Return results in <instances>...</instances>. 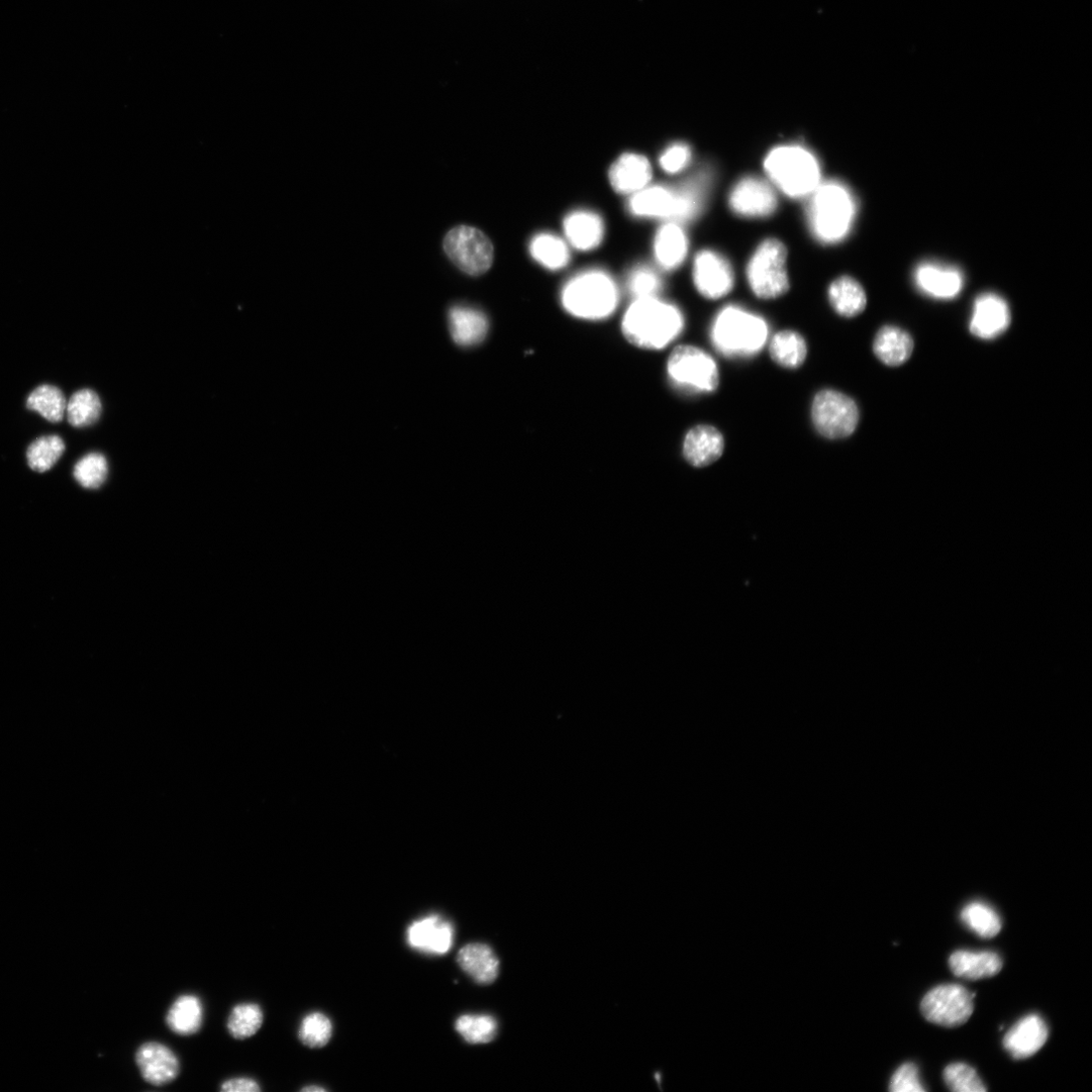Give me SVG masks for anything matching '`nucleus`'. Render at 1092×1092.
I'll return each instance as SVG.
<instances>
[{
    "instance_id": "nucleus-1",
    "label": "nucleus",
    "mask_w": 1092,
    "mask_h": 1092,
    "mask_svg": "<svg viewBox=\"0 0 1092 1092\" xmlns=\"http://www.w3.org/2000/svg\"><path fill=\"white\" fill-rule=\"evenodd\" d=\"M683 326L681 312L656 297L637 299L623 323L626 337L633 344L647 349L666 347L679 336Z\"/></svg>"
},
{
    "instance_id": "nucleus-2",
    "label": "nucleus",
    "mask_w": 1092,
    "mask_h": 1092,
    "mask_svg": "<svg viewBox=\"0 0 1092 1092\" xmlns=\"http://www.w3.org/2000/svg\"><path fill=\"white\" fill-rule=\"evenodd\" d=\"M812 195L809 219L815 236L824 243L844 239L857 210L851 192L841 183L831 181L820 184Z\"/></svg>"
},
{
    "instance_id": "nucleus-3",
    "label": "nucleus",
    "mask_w": 1092,
    "mask_h": 1092,
    "mask_svg": "<svg viewBox=\"0 0 1092 1092\" xmlns=\"http://www.w3.org/2000/svg\"><path fill=\"white\" fill-rule=\"evenodd\" d=\"M565 309L578 318L601 320L609 317L619 303V289L606 272L592 270L572 278L562 292Z\"/></svg>"
},
{
    "instance_id": "nucleus-4",
    "label": "nucleus",
    "mask_w": 1092,
    "mask_h": 1092,
    "mask_svg": "<svg viewBox=\"0 0 1092 1092\" xmlns=\"http://www.w3.org/2000/svg\"><path fill=\"white\" fill-rule=\"evenodd\" d=\"M765 169L774 184L790 197L812 194L821 184L817 158L800 146L775 148L765 160Z\"/></svg>"
},
{
    "instance_id": "nucleus-5",
    "label": "nucleus",
    "mask_w": 1092,
    "mask_h": 1092,
    "mask_svg": "<svg viewBox=\"0 0 1092 1092\" xmlns=\"http://www.w3.org/2000/svg\"><path fill=\"white\" fill-rule=\"evenodd\" d=\"M712 337L715 346L724 355L752 356L765 346L768 326L761 317L729 306L716 318Z\"/></svg>"
},
{
    "instance_id": "nucleus-6",
    "label": "nucleus",
    "mask_w": 1092,
    "mask_h": 1092,
    "mask_svg": "<svg viewBox=\"0 0 1092 1092\" xmlns=\"http://www.w3.org/2000/svg\"><path fill=\"white\" fill-rule=\"evenodd\" d=\"M702 194L697 183H689L679 190L645 187L633 196L631 211L641 217L688 220L700 210Z\"/></svg>"
},
{
    "instance_id": "nucleus-7",
    "label": "nucleus",
    "mask_w": 1092,
    "mask_h": 1092,
    "mask_svg": "<svg viewBox=\"0 0 1092 1092\" xmlns=\"http://www.w3.org/2000/svg\"><path fill=\"white\" fill-rule=\"evenodd\" d=\"M747 276L760 299L772 300L786 293L789 279L784 245L776 239L762 243L748 265Z\"/></svg>"
},
{
    "instance_id": "nucleus-8",
    "label": "nucleus",
    "mask_w": 1092,
    "mask_h": 1092,
    "mask_svg": "<svg viewBox=\"0 0 1092 1092\" xmlns=\"http://www.w3.org/2000/svg\"><path fill=\"white\" fill-rule=\"evenodd\" d=\"M668 373L675 385L694 392H713L720 384L716 361L698 347H677L668 361Z\"/></svg>"
},
{
    "instance_id": "nucleus-9",
    "label": "nucleus",
    "mask_w": 1092,
    "mask_h": 1092,
    "mask_svg": "<svg viewBox=\"0 0 1092 1092\" xmlns=\"http://www.w3.org/2000/svg\"><path fill=\"white\" fill-rule=\"evenodd\" d=\"M445 254L462 272L478 276L485 273L493 260L490 240L478 229L457 226L443 240Z\"/></svg>"
},
{
    "instance_id": "nucleus-10",
    "label": "nucleus",
    "mask_w": 1092,
    "mask_h": 1092,
    "mask_svg": "<svg viewBox=\"0 0 1092 1092\" xmlns=\"http://www.w3.org/2000/svg\"><path fill=\"white\" fill-rule=\"evenodd\" d=\"M812 417L817 430L829 439L846 438L854 433L859 422V409L850 396L825 389L813 403Z\"/></svg>"
},
{
    "instance_id": "nucleus-11",
    "label": "nucleus",
    "mask_w": 1092,
    "mask_h": 1092,
    "mask_svg": "<svg viewBox=\"0 0 1092 1092\" xmlns=\"http://www.w3.org/2000/svg\"><path fill=\"white\" fill-rule=\"evenodd\" d=\"M921 1011L932 1024L956 1028L970 1019L974 1004L968 989L959 984H944L928 992L922 1001Z\"/></svg>"
},
{
    "instance_id": "nucleus-12",
    "label": "nucleus",
    "mask_w": 1092,
    "mask_h": 1092,
    "mask_svg": "<svg viewBox=\"0 0 1092 1092\" xmlns=\"http://www.w3.org/2000/svg\"><path fill=\"white\" fill-rule=\"evenodd\" d=\"M694 281L704 296L718 300L733 289L735 276L725 258L713 251H703L695 259Z\"/></svg>"
},
{
    "instance_id": "nucleus-13",
    "label": "nucleus",
    "mask_w": 1092,
    "mask_h": 1092,
    "mask_svg": "<svg viewBox=\"0 0 1092 1092\" xmlns=\"http://www.w3.org/2000/svg\"><path fill=\"white\" fill-rule=\"evenodd\" d=\"M408 945L423 954L440 956L449 952L454 939L452 924L439 915L413 922L407 929Z\"/></svg>"
},
{
    "instance_id": "nucleus-14",
    "label": "nucleus",
    "mask_w": 1092,
    "mask_h": 1092,
    "mask_svg": "<svg viewBox=\"0 0 1092 1092\" xmlns=\"http://www.w3.org/2000/svg\"><path fill=\"white\" fill-rule=\"evenodd\" d=\"M730 205L740 216L762 218L775 212L777 197L768 183L759 178L748 177L741 180L733 189Z\"/></svg>"
},
{
    "instance_id": "nucleus-15",
    "label": "nucleus",
    "mask_w": 1092,
    "mask_h": 1092,
    "mask_svg": "<svg viewBox=\"0 0 1092 1092\" xmlns=\"http://www.w3.org/2000/svg\"><path fill=\"white\" fill-rule=\"evenodd\" d=\"M1011 325V311L1007 302L996 293H984L977 297L970 322L971 333L984 340L995 339Z\"/></svg>"
},
{
    "instance_id": "nucleus-16",
    "label": "nucleus",
    "mask_w": 1092,
    "mask_h": 1092,
    "mask_svg": "<svg viewBox=\"0 0 1092 1092\" xmlns=\"http://www.w3.org/2000/svg\"><path fill=\"white\" fill-rule=\"evenodd\" d=\"M135 1061L143 1079L154 1086L171 1083L180 1072L176 1054L159 1042L141 1045L136 1052Z\"/></svg>"
},
{
    "instance_id": "nucleus-17",
    "label": "nucleus",
    "mask_w": 1092,
    "mask_h": 1092,
    "mask_svg": "<svg viewBox=\"0 0 1092 1092\" xmlns=\"http://www.w3.org/2000/svg\"><path fill=\"white\" fill-rule=\"evenodd\" d=\"M1049 1030L1046 1022L1036 1014L1017 1022L1004 1038V1047L1015 1059L1035 1055L1046 1044Z\"/></svg>"
},
{
    "instance_id": "nucleus-18",
    "label": "nucleus",
    "mask_w": 1092,
    "mask_h": 1092,
    "mask_svg": "<svg viewBox=\"0 0 1092 1092\" xmlns=\"http://www.w3.org/2000/svg\"><path fill=\"white\" fill-rule=\"evenodd\" d=\"M915 280L922 291L941 300L954 299L964 284L959 269L932 262L923 263L917 268Z\"/></svg>"
},
{
    "instance_id": "nucleus-19",
    "label": "nucleus",
    "mask_w": 1092,
    "mask_h": 1092,
    "mask_svg": "<svg viewBox=\"0 0 1092 1092\" xmlns=\"http://www.w3.org/2000/svg\"><path fill=\"white\" fill-rule=\"evenodd\" d=\"M723 434L710 425H700L686 435L683 453L686 460L697 467L708 466L717 461L724 452Z\"/></svg>"
},
{
    "instance_id": "nucleus-20",
    "label": "nucleus",
    "mask_w": 1092,
    "mask_h": 1092,
    "mask_svg": "<svg viewBox=\"0 0 1092 1092\" xmlns=\"http://www.w3.org/2000/svg\"><path fill=\"white\" fill-rule=\"evenodd\" d=\"M448 325L453 341L461 347L480 344L488 331L485 315L477 309L462 305L450 308Z\"/></svg>"
},
{
    "instance_id": "nucleus-21",
    "label": "nucleus",
    "mask_w": 1092,
    "mask_h": 1092,
    "mask_svg": "<svg viewBox=\"0 0 1092 1092\" xmlns=\"http://www.w3.org/2000/svg\"><path fill=\"white\" fill-rule=\"evenodd\" d=\"M610 179L618 192L637 193L651 181L652 166L645 156L628 153L613 165Z\"/></svg>"
},
{
    "instance_id": "nucleus-22",
    "label": "nucleus",
    "mask_w": 1092,
    "mask_h": 1092,
    "mask_svg": "<svg viewBox=\"0 0 1092 1092\" xmlns=\"http://www.w3.org/2000/svg\"><path fill=\"white\" fill-rule=\"evenodd\" d=\"M949 966L957 977L979 980L998 975L1003 969V960L995 952L960 950L951 955Z\"/></svg>"
},
{
    "instance_id": "nucleus-23",
    "label": "nucleus",
    "mask_w": 1092,
    "mask_h": 1092,
    "mask_svg": "<svg viewBox=\"0 0 1092 1092\" xmlns=\"http://www.w3.org/2000/svg\"><path fill=\"white\" fill-rule=\"evenodd\" d=\"M457 963L478 984L492 983L500 971L497 956L490 947L480 943L464 946L457 954Z\"/></svg>"
},
{
    "instance_id": "nucleus-24",
    "label": "nucleus",
    "mask_w": 1092,
    "mask_h": 1092,
    "mask_svg": "<svg viewBox=\"0 0 1092 1092\" xmlns=\"http://www.w3.org/2000/svg\"><path fill=\"white\" fill-rule=\"evenodd\" d=\"M167 1027L178 1036H192L202 1029L204 1007L200 998L194 995L178 997L169 1008L166 1018Z\"/></svg>"
},
{
    "instance_id": "nucleus-25",
    "label": "nucleus",
    "mask_w": 1092,
    "mask_h": 1092,
    "mask_svg": "<svg viewBox=\"0 0 1092 1092\" xmlns=\"http://www.w3.org/2000/svg\"><path fill=\"white\" fill-rule=\"evenodd\" d=\"M914 340L905 330L885 326L874 340V353L886 365L899 366L907 362L914 351Z\"/></svg>"
},
{
    "instance_id": "nucleus-26",
    "label": "nucleus",
    "mask_w": 1092,
    "mask_h": 1092,
    "mask_svg": "<svg viewBox=\"0 0 1092 1092\" xmlns=\"http://www.w3.org/2000/svg\"><path fill=\"white\" fill-rule=\"evenodd\" d=\"M564 228L570 243L582 251L598 247L605 234L602 218L590 212H575L569 215L565 220Z\"/></svg>"
},
{
    "instance_id": "nucleus-27",
    "label": "nucleus",
    "mask_w": 1092,
    "mask_h": 1092,
    "mask_svg": "<svg viewBox=\"0 0 1092 1092\" xmlns=\"http://www.w3.org/2000/svg\"><path fill=\"white\" fill-rule=\"evenodd\" d=\"M829 299L834 310L847 318L860 315L867 305L864 288L849 276L840 277L831 284Z\"/></svg>"
},
{
    "instance_id": "nucleus-28",
    "label": "nucleus",
    "mask_w": 1092,
    "mask_h": 1092,
    "mask_svg": "<svg viewBox=\"0 0 1092 1092\" xmlns=\"http://www.w3.org/2000/svg\"><path fill=\"white\" fill-rule=\"evenodd\" d=\"M688 251L687 237L676 223L664 225L657 233L655 254L660 265L668 270L678 267Z\"/></svg>"
},
{
    "instance_id": "nucleus-29",
    "label": "nucleus",
    "mask_w": 1092,
    "mask_h": 1092,
    "mask_svg": "<svg viewBox=\"0 0 1092 1092\" xmlns=\"http://www.w3.org/2000/svg\"><path fill=\"white\" fill-rule=\"evenodd\" d=\"M770 354L772 359L786 368H798L804 364L808 356V345L805 338L796 331H781L770 342Z\"/></svg>"
},
{
    "instance_id": "nucleus-30",
    "label": "nucleus",
    "mask_w": 1092,
    "mask_h": 1092,
    "mask_svg": "<svg viewBox=\"0 0 1092 1092\" xmlns=\"http://www.w3.org/2000/svg\"><path fill=\"white\" fill-rule=\"evenodd\" d=\"M103 411V404L98 394L89 388L76 391L66 407L68 422L76 428L94 424Z\"/></svg>"
},
{
    "instance_id": "nucleus-31",
    "label": "nucleus",
    "mask_w": 1092,
    "mask_h": 1092,
    "mask_svg": "<svg viewBox=\"0 0 1092 1092\" xmlns=\"http://www.w3.org/2000/svg\"><path fill=\"white\" fill-rule=\"evenodd\" d=\"M27 407L39 413L46 420L57 423L64 418L67 402L63 392L58 387L43 384L30 393Z\"/></svg>"
},
{
    "instance_id": "nucleus-32",
    "label": "nucleus",
    "mask_w": 1092,
    "mask_h": 1092,
    "mask_svg": "<svg viewBox=\"0 0 1092 1092\" xmlns=\"http://www.w3.org/2000/svg\"><path fill=\"white\" fill-rule=\"evenodd\" d=\"M960 917L969 930L983 939L995 938L1002 930L1003 925L999 914L980 902L967 905Z\"/></svg>"
},
{
    "instance_id": "nucleus-33",
    "label": "nucleus",
    "mask_w": 1092,
    "mask_h": 1092,
    "mask_svg": "<svg viewBox=\"0 0 1092 1092\" xmlns=\"http://www.w3.org/2000/svg\"><path fill=\"white\" fill-rule=\"evenodd\" d=\"M264 1015L261 1007L255 1003L235 1006L228 1018L227 1030L236 1040L253 1037L262 1027Z\"/></svg>"
},
{
    "instance_id": "nucleus-34",
    "label": "nucleus",
    "mask_w": 1092,
    "mask_h": 1092,
    "mask_svg": "<svg viewBox=\"0 0 1092 1092\" xmlns=\"http://www.w3.org/2000/svg\"><path fill=\"white\" fill-rule=\"evenodd\" d=\"M530 253L537 262L552 270L565 267L570 260L565 242L551 234L536 236L530 243Z\"/></svg>"
},
{
    "instance_id": "nucleus-35",
    "label": "nucleus",
    "mask_w": 1092,
    "mask_h": 1092,
    "mask_svg": "<svg viewBox=\"0 0 1092 1092\" xmlns=\"http://www.w3.org/2000/svg\"><path fill=\"white\" fill-rule=\"evenodd\" d=\"M454 1027L462 1039L472 1045L491 1042L498 1031L497 1021L487 1015L461 1016Z\"/></svg>"
},
{
    "instance_id": "nucleus-36",
    "label": "nucleus",
    "mask_w": 1092,
    "mask_h": 1092,
    "mask_svg": "<svg viewBox=\"0 0 1092 1092\" xmlns=\"http://www.w3.org/2000/svg\"><path fill=\"white\" fill-rule=\"evenodd\" d=\"M65 451V443L57 435H49L35 440L27 450L30 467L39 472L51 469Z\"/></svg>"
},
{
    "instance_id": "nucleus-37",
    "label": "nucleus",
    "mask_w": 1092,
    "mask_h": 1092,
    "mask_svg": "<svg viewBox=\"0 0 1092 1092\" xmlns=\"http://www.w3.org/2000/svg\"><path fill=\"white\" fill-rule=\"evenodd\" d=\"M109 472L107 458L92 452L83 456L74 466L75 479L85 488H97L104 484Z\"/></svg>"
},
{
    "instance_id": "nucleus-38",
    "label": "nucleus",
    "mask_w": 1092,
    "mask_h": 1092,
    "mask_svg": "<svg viewBox=\"0 0 1092 1092\" xmlns=\"http://www.w3.org/2000/svg\"><path fill=\"white\" fill-rule=\"evenodd\" d=\"M333 1027L330 1019L322 1013L306 1016L299 1028V1039L307 1047L317 1049L326 1046L331 1040Z\"/></svg>"
},
{
    "instance_id": "nucleus-39",
    "label": "nucleus",
    "mask_w": 1092,
    "mask_h": 1092,
    "mask_svg": "<svg viewBox=\"0 0 1092 1092\" xmlns=\"http://www.w3.org/2000/svg\"><path fill=\"white\" fill-rule=\"evenodd\" d=\"M947 1086L955 1092H985L987 1088L976 1070L965 1063H953L944 1070Z\"/></svg>"
},
{
    "instance_id": "nucleus-40",
    "label": "nucleus",
    "mask_w": 1092,
    "mask_h": 1092,
    "mask_svg": "<svg viewBox=\"0 0 1092 1092\" xmlns=\"http://www.w3.org/2000/svg\"><path fill=\"white\" fill-rule=\"evenodd\" d=\"M661 286L662 282L658 274L648 267H639L630 275L629 287L637 299L656 297Z\"/></svg>"
},
{
    "instance_id": "nucleus-41",
    "label": "nucleus",
    "mask_w": 1092,
    "mask_h": 1092,
    "mask_svg": "<svg viewBox=\"0 0 1092 1092\" xmlns=\"http://www.w3.org/2000/svg\"><path fill=\"white\" fill-rule=\"evenodd\" d=\"M889 1090L892 1092H925L926 1088L920 1080L918 1066L912 1062L903 1064L893 1074Z\"/></svg>"
},
{
    "instance_id": "nucleus-42",
    "label": "nucleus",
    "mask_w": 1092,
    "mask_h": 1092,
    "mask_svg": "<svg viewBox=\"0 0 1092 1092\" xmlns=\"http://www.w3.org/2000/svg\"><path fill=\"white\" fill-rule=\"evenodd\" d=\"M690 158L691 152L687 145L675 144L661 156L660 164L666 172L677 173L687 166Z\"/></svg>"
},
{
    "instance_id": "nucleus-43",
    "label": "nucleus",
    "mask_w": 1092,
    "mask_h": 1092,
    "mask_svg": "<svg viewBox=\"0 0 1092 1092\" xmlns=\"http://www.w3.org/2000/svg\"><path fill=\"white\" fill-rule=\"evenodd\" d=\"M223 1092H258L261 1091L259 1083L249 1077H236L224 1081L220 1087Z\"/></svg>"
},
{
    "instance_id": "nucleus-44",
    "label": "nucleus",
    "mask_w": 1092,
    "mask_h": 1092,
    "mask_svg": "<svg viewBox=\"0 0 1092 1092\" xmlns=\"http://www.w3.org/2000/svg\"><path fill=\"white\" fill-rule=\"evenodd\" d=\"M302 1091H305V1092H320V1091H326V1089L321 1087V1086L311 1085V1086L304 1087L302 1089Z\"/></svg>"
}]
</instances>
